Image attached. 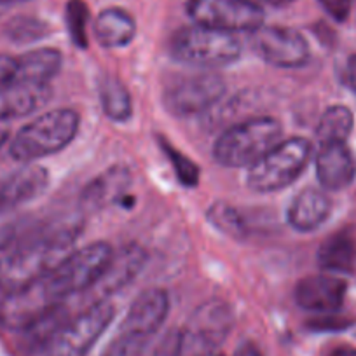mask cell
<instances>
[{
    "mask_svg": "<svg viewBox=\"0 0 356 356\" xmlns=\"http://www.w3.org/2000/svg\"><path fill=\"white\" fill-rule=\"evenodd\" d=\"M79 126L81 118L72 108L44 112L13 136L9 154L15 161L25 164L53 156L74 142Z\"/></svg>",
    "mask_w": 356,
    "mask_h": 356,
    "instance_id": "277c9868",
    "label": "cell"
},
{
    "mask_svg": "<svg viewBox=\"0 0 356 356\" xmlns=\"http://www.w3.org/2000/svg\"><path fill=\"white\" fill-rule=\"evenodd\" d=\"M356 164L344 143L321 145L316 156V175L327 191H342L353 182Z\"/></svg>",
    "mask_w": 356,
    "mask_h": 356,
    "instance_id": "ffe728a7",
    "label": "cell"
},
{
    "mask_svg": "<svg viewBox=\"0 0 356 356\" xmlns=\"http://www.w3.org/2000/svg\"><path fill=\"white\" fill-rule=\"evenodd\" d=\"M225 81L210 70L177 75L163 91V104L173 115H193L208 111L225 95Z\"/></svg>",
    "mask_w": 356,
    "mask_h": 356,
    "instance_id": "8fae6325",
    "label": "cell"
},
{
    "mask_svg": "<svg viewBox=\"0 0 356 356\" xmlns=\"http://www.w3.org/2000/svg\"><path fill=\"white\" fill-rule=\"evenodd\" d=\"M65 306L47 278L4 293L0 299V327L9 332H26Z\"/></svg>",
    "mask_w": 356,
    "mask_h": 356,
    "instance_id": "9c48e42d",
    "label": "cell"
},
{
    "mask_svg": "<svg viewBox=\"0 0 356 356\" xmlns=\"http://www.w3.org/2000/svg\"><path fill=\"white\" fill-rule=\"evenodd\" d=\"M170 297L163 289L140 293L100 356H143L166 321Z\"/></svg>",
    "mask_w": 356,
    "mask_h": 356,
    "instance_id": "7a4b0ae2",
    "label": "cell"
},
{
    "mask_svg": "<svg viewBox=\"0 0 356 356\" xmlns=\"http://www.w3.org/2000/svg\"><path fill=\"white\" fill-rule=\"evenodd\" d=\"M115 316V307L108 300L86 306L75 316H68L47 339L42 356H88L100 341Z\"/></svg>",
    "mask_w": 356,
    "mask_h": 356,
    "instance_id": "52a82bcc",
    "label": "cell"
},
{
    "mask_svg": "<svg viewBox=\"0 0 356 356\" xmlns=\"http://www.w3.org/2000/svg\"><path fill=\"white\" fill-rule=\"evenodd\" d=\"M255 4H267V6H275V8H283V6L293 4L296 0H252Z\"/></svg>",
    "mask_w": 356,
    "mask_h": 356,
    "instance_id": "d590c367",
    "label": "cell"
},
{
    "mask_svg": "<svg viewBox=\"0 0 356 356\" xmlns=\"http://www.w3.org/2000/svg\"><path fill=\"white\" fill-rule=\"evenodd\" d=\"M49 173L46 168L25 164L0 177V215L9 213L22 204L30 203L46 193Z\"/></svg>",
    "mask_w": 356,
    "mask_h": 356,
    "instance_id": "9a60e30c",
    "label": "cell"
},
{
    "mask_svg": "<svg viewBox=\"0 0 356 356\" xmlns=\"http://www.w3.org/2000/svg\"><path fill=\"white\" fill-rule=\"evenodd\" d=\"M131 186V171L122 164L108 168L104 173L93 178L81 193V210L86 213H93L107 208L112 203H133V197L128 194Z\"/></svg>",
    "mask_w": 356,
    "mask_h": 356,
    "instance_id": "2e32d148",
    "label": "cell"
},
{
    "mask_svg": "<svg viewBox=\"0 0 356 356\" xmlns=\"http://www.w3.org/2000/svg\"><path fill=\"white\" fill-rule=\"evenodd\" d=\"M328 356H356V348H351V346H342V348L334 349Z\"/></svg>",
    "mask_w": 356,
    "mask_h": 356,
    "instance_id": "8d00e7d4",
    "label": "cell"
},
{
    "mask_svg": "<svg viewBox=\"0 0 356 356\" xmlns=\"http://www.w3.org/2000/svg\"><path fill=\"white\" fill-rule=\"evenodd\" d=\"M311 142L300 136L282 140L246 173V187L255 193L269 194L286 189L297 182L311 159Z\"/></svg>",
    "mask_w": 356,
    "mask_h": 356,
    "instance_id": "8992f818",
    "label": "cell"
},
{
    "mask_svg": "<svg viewBox=\"0 0 356 356\" xmlns=\"http://www.w3.org/2000/svg\"><path fill=\"white\" fill-rule=\"evenodd\" d=\"M147 259L149 255H147L145 248L136 243L122 246L121 250L112 253L107 267L97 280V283L88 292L82 293L86 297V304L91 306V304L102 302V300H108L112 296L126 289L142 273Z\"/></svg>",
    "mask_w": 356,
    "mask_h": 356,
    "instance_id": "5bb4252c",
    "label": "cell"
},
{
    "mask_svg": "<svg viewBox=\"0 0 356 356\" xmlns=\"http://www.w3.org/2000/svg\"><path fill=\"white\" fill-rule=\"evenodd\" d=\"M207 218L217 231L229 236V238L238 239V241L248 238V224H246V218L243 217L241 211L236 207H232L231 203L215 201V203L208 208Z\"/></svg>",
    "mask_w": 356,
    "mask_h": 356,
    "instance_id": "484cf974",
    "label": "cell"
},
{
    "mask_svg": "<svg viewBox=\"0 0 356 356\" xmlns=\"http://www.w3.org/2000/svg\"><path fill=\"white\" fill-rule=\"evenodd\" d=\"M25 2H29V0H0V16L4 15L9 8H13V6L25 4Z\"/></svg>",
    "mask_w": 356,
    "mask_h": 356,
    "instance_id": "74e56055",
    "label": "cell"
},
{
    "mask_svg": "<svg viewBox=\"0 0 356 356\" xmlns=\"http://www.w3.org/2000/svg\"><path fill=\"white\" fill-rule=\"evenodd\" d=\"M348 285L339 276L314 275L300 280L296 286L297 306L311 313L330 314L341 309Z\"/></svg>",
    "mask_w": 356,
    "mask_h": 356,
    "instance_id": "e0dca14e",
    "label": "cell"
},
{
    "mask_svg": "<svg viewBox=\"0 0 356 356\" xmlns=\"http://www.w3.org/2000/svg\"><path fill=\"white\" fill-rule=\"evenodd\" d=\"M234 327V313L225 300L211 299L193 311L178 330L180 356H217Z\"/></svg>",
    "mask_w": 356,
    "mask_h": 356,
    "instance_id": "ba28073f",
    "label": "cell"
},
{
    "mask_svg": "<svg viewBox=\"0 0 356 356\" xmlns=\"http://www.w3.org/2000/svg\"><path fill=\"white\" fill-rule=\"evenodd\" d=\"M88 6L82 0H68L67 8H65V22H67L72 42L82 49L88 47Z\"/></svg>",
    "mask_w": 356,
    "mask_h": 356,
    "instance_id": "f1b7e54d",
    "label": "cell"
},
{
    "mask_svg": "<svg viewBox=\"0 0 356 356\" xmlns=\"http://www.w3.org/2000/svg\"><path fill=\"white\" fill-rule=\"evenodd\" d=\"M316 259L325 271L351 273L356 262V239L353 232L342 229L328 236L318 248Z\"/></svg>",
    "mask_w": 356,
    "mask_h": 356,
    "instance_id": "603a6c76",
    "label": "cell"
},
{
    "mask_svg": "<svg viewBox=\"0 0 356 356\" xmlns=\"http://www.w3.org/2000/svg\"><path fill=\"white\" fill-rule=\"evenodd\" d=\"M16 75V58L0 54V86L11 81Z\"/></svg>",
    "mask_w": 356,
    "mask_h": 356,
    "instance_id": "836d02e7",
    "label": "cell"
},
{
    "mask_svg": "<svg viewBox=\"0 0 356 356\" xmlns=\"http://www.w3.org/2000/svg\"><path fill=\"white\" fill-rule=\"evenodd\" d=\"M283 140L278 119L260 115L232 124L217 138L213 157L225 168H252Z\"/></svg>",
    "mask_w": 356,
    "mask_h": 356,
    "instance_id": "3957f363",
    "label": "cell"
},
{
    "mask_svg": "<svg viewBox=\"0 0 356 356\" xmlns=\"http://www.w3.org/2000/svg\"><path fill=\"white\" fill-rule=\"evenodd\" d=\"M95 39L107 49H119L133 42L136 35V22L121 8H107L95 18Z\"/></svg>",
    "mask_w": 356,
    "mask_h": 356,
    "instance_id": "44dd1931",
    "label": "cell"
},
{
    "mask_svg": "<svg viewBox=\"0 0 356 356\" xmlns=\"http://www.w3.org/2000/svg\"><path fill=\"white\" fill-rule=\"evenodd\" d=\"M243 46L234 33L207 29L201 25L184 26L170 40L175 61L200 70L225 67L241 58Z\"/></svg>",
    "mask_w": 356,
    "mask_h": 356,
    "instance_id": "5b68a950",
    "label": "cell"
},
{
    "mask_svg": "<svg viewBox=\"0 0 356 356\" xmlns=\"http://www.w3.org/2000/svg\"><path fill=\"white\" fill-rule=\"evenodd\" d=\"M6 35L16 44H30L49 35L51 29L46 22L33 16H16L6 25Z\"/></svg>",
    "mask_w": 356,
    "mask_h": 356,
    "instance_id": "4316f807",
    "label": "cell"
},
{
    "mask_svg": "<svg viewBox=\"0 0 356 356\" xmlns=\"http://www.w3.org/2000/svg\"><path fill=\"white\" fill-rule=\"evenodd\" d=\"M332 201L327 193L316 187H306L296 194L286 208V222L297 232H313L327 222Z\"/></svg>",
    "mask_w": 356,
    "mask_h": 356,
    "instance_id": "d6986e66",
    "label": "cell"
},
{
    "mask_svg": "<svg viewBox=\"0 0 356 356\" xmlns=\"http://www.w3.org/2000/svg\"><path fill=\"white\" fill-rule=\"evenodd\" d=\"M82 231L81 218H67L40 227L19 245L0 257V290L23 289L44 278L74 252Z\"/></svg>",
    "mask_w": 356,
    "mask_h": 356,
    "instance_id": "6da1fadb",
    "label": "cell"
},
{
    "mask_svg": "<svg viewBox=\"0 0 356 356\" xmlns=\"http://www.w3.org/2000/svg\"><path fill=\"white\" fill-rule=\"evenodd\" d=\"M234 356H262V355H260L259 348H257L255 344H252V342H246V344H243L241 348L236 351Z\"/></svg>",
    "mask_w": 356,
    "mask_h": 356,
    "instance_id": "e575fe53",
    "label": "cell"
},
{
    "mask_svg": "<svg viewBox=\"0 0 356 356\" xmlns=\"http://www.w3.org/2000/svg\"><path fill=\"white\" fill-rule=\"evenodd\" d=\"M98 95L104 114L114 122H128L133 118V100L128 88L114 75L98 79Z\"/></svg>",
    "mask_w": 356,
    "mask_h": 356,
    "instance_id": "cb8c5ba5",
    "label": "cell"
},
{
    "mask_svg": "<svg viewBox=\"0 0 356 356\" xmlns=\"http://www.w3.org/2000/svg\"><path fill=\"white\" fill-rule=\"evenodd\" d=\"M9 140V126L6 121H0V147Z\"/></svg>",
    "mask_w": 356,
    "mask_h": 356,
    "instance_id": "f35d334b",
    "label": "cell"
},
{
    "mask_svg": "<svg viewBox=\"0 0 356 356\" xmlns=\"http://www.w3.org/2000/svg\"><path fill=\"white\" fill-rule=\"evenodd\" d=\"M159 145L163 149V152L166 154L168 159H170L171 168H173L175 175H177L178 182L186 187H196L197 182H200V168H197V164L194 161H191L186 154L175 149L163 136L159 138Z\"/></svg>",
    "mask_w": 356,
    "mask_h": 356,
    "instance_id": "83f0119b",
    "label": "cell"
},
{
    "mask_svg": "<svg viewBox=\"0 0 356 356\" xmlns=\"http://www.w3.org/2000/svg\"><path fill=\"white\" fill-rule=\"evenodd\" d=\"M351 325V321L346 320V318L341 316H334V314H325V316L316 318V320L309 321V327L313 330L318 332H339V330H344Z\"/></svg>",
    "mask_w": 356,
    "mask_h": 356,
    "instance_id": "f546056e",
    "label": "cell"
},
{
    "mask_svg": "<svg viewBox=\"0 0 356 356\" xmlns=\"http://www.w3.org/2000/svg\"><path fill=\"white\" fill-rule=\"evenodd\" d=\"M321 8L335 22H346L351 11V0H318Z\"/></svg>",
    "mask_w": 356,
    "mask_h": 356,
    "instance_id": "4dcf8cb0",
    "label": "cell"
},
{
    "mask_svg": "<svg viewBox=\"0 0 356 356\" xmlns=\"http://www.w3.org/2000/svg\"><path fill=\"white\" fill-rule=\"evenodd\" d=\"M187 15L196 25L227 33H252L264 25V9L252 0H189Z\"/></svg>",
    "mask_w": 356,
    "mask_h": 356,
    "instance_id": "7c38bea8",
    "label": "cell"
},
{
    "mask_svg": "<svg viewBox=\"0 0 356 356\" xmlns=\"http://www.w3.org/2000/svg\"><path fill=\"white\" fill-rule=\"evenodd\" d=\"M150 356H180L178 355V330H171L159 341Z\"/></svg>",
    "mask_w": 356,
    "mask_h": 356,
    "instance_id": "1f68e13d",
    "label": "cell"
},
{
    "mask_svg": "<svg viewBox=\"0 0 356 356\" xmlns=\"http://www.w3.org/2000/svg\"><path fill=\"white\" fill-rule=\"evenodd\" d=\"M253 53L278 68H300L309 61L311 49L302 33L289 26L262 25L250 33Z\"/></svg>",
    "mask_w": 356,
    "mask_h": 356,
    "instance_id": "4fadbf2b",
    "label": "cell"
},
{
    "mask_svg": "<svg viewBox=\"0 0 356 356\" xmlns=\"http://www.w3.org/2000/svg\"><path fill=\"white\" fill-rule=\"evenodd\" d=\"M355 126V115L344 105H334L328 107L320 118L316 128V136L320 145H330V143H346L348 136L351 135Z\"/></svg>",
    "mask_w": 356,
    "mask_h": 356,
    "instance_id": "d4e9b609",
    "label": "cell"
},
{
    "mask_svg": "<svg viewBox=\"0 0 356 356\" xmlns=\"http://www.w3.org/2000/svg\"><path fill=\"white\" fill-rule=\"evenodd\" d=\"M114 250L105 241L91 243L84 248L74 250L65 257L60 266L46 276L49 285L61 300L88 292L97 283L107 267Z\"/></svg>",
    "mask_w": 356,
    "mask_h": 356,
    "instance_id": "30bf717a",
    "label": "cell"
},
{
    "mask_svg": "<svg viewBox=\"0 0 356 356\" xmlns=\"http://www.w3.org/2000/svg\"><path fill=\"white\" fill-rule=\"evenodd\" d=\"M341 79L353 93L356 95V54L349 56L341 68Z\"/></svg>",
    "mask_w": 356,
    "mask_h": 356,
    "instance_id": "d6a6232c",
    "label": "cell"
},
{
    "mask_svg": "<svg viewBox=\"0 0 356 356\" xmlns=\"http://www.w3.org/2000/svg\"><path fill=\"white\" fill-rule=\"evenodd\" d=\"M63 65V56L53 47H40L16 58V79L49 84Z\"/></svg>",
    "mask_w": 356,
    "mask_h": 356,
    "instance_id": "7402d4cb",
    "label": "cell"
},
{
    "mask_svg": "<svg viewBox=\"0 0 356 356\" xmlns=\"http://www.w3.org/2000/svg\"><path fill=\"white\" fill-rule=\"evenodd\" d=\"M53 97L49 84L13 77L0 86V121L25 118L42 108Z\"/></svg>",
    "mask_w": 356,
    "mask_h": 356,
    "instance_id": "ac0fdd59",
    "label": "cell"
}]
</instances>
